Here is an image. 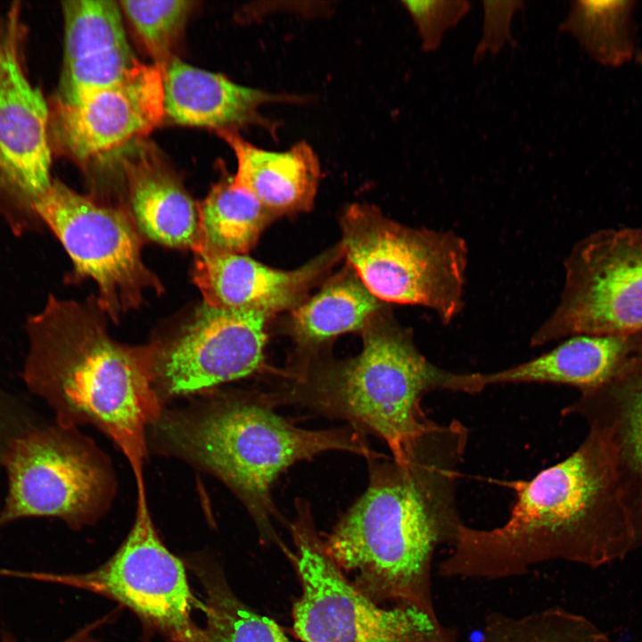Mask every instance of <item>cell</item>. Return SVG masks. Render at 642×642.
<instances>
[{
	"instance_id": "5bb4252c",
	"label": "cell",
	"mask_w": 642,
	"mask_h": 642,
	"mask_svg": "<svg viewBox=\"0 0 642 642\" xmlns=\"http://www.w3.org/2000/svg\"><path fill=\"white\" fill-rule=\"evenodd\" d=\"M163 68L139 62L123 79L75 104L56 103L55 130L64 150L86 161L149 134L162 121Z\"/></svg>"
},
{
	"instance_id": "4dcf8cb0",
	"label": "cell",
	"mask_w": 642,
	"mask_h": 642,
	"mask_svg": "<svg viewBox=\"0 0 642 642\" xmlns=\"http://www.w3.org/2000/svg\"><path fill=\"white\" fill-rule=\"evenodd\" d=\"M110 621L108 615H104L94 621H91L76 630L72 635L60 642H98L96 633L103 625ZM0 642H19L10 632L4 631Z\"/></svg>"
},
{
	"instance_id": "8fae6325",
	"label": "cell",
	"mask_w": 642,
	"mask_h": 642,
	"mask_svg": "<svg viewBox=\"0 0 642 642\" xmlns=\"http://www.w3.org/2000/svg\"><path fill=\"white\" fill-rule=\"evenodd\" d=\"M34 211L69 254L73 277L96 283L97 302L113 321L138 307L145 291L162 292L142 260V238L128 211L103 205L57 179L37 199Z\"/></svg>"
},
{
	"instance_id": "f1b7e54d",
	"label": "cell",
	"mask_w": 642,
	"mask_h": 642,
	"mask_svg": "<svg viewBox=\"0 0 642 642\" xmlns=\"http://www.w3.org/2000/svg\"><path fill=\"white\" fill-rule=\"evenodd\" d=\"M43 423L27 402L0 386V466L16 440Z\"/></svg>"
},
{
	"instance_id": "30bf717a",
	"label": "cell",
	"mask_w": 642,
	"mask_h": 642,
	"mask_svg": "<svg viewBox=\"0 0 642 642\" xmlns=\"http://www.w3.org/2000/svg\"><path fill=\"white\" fill-rule=\"evenodd\" d=\"M563 290L531 347L576 335L642 332V226L600 229L572 248Z\"/></svg>"
},
{
	"instance_id": "2e32d148",
	"label": "cell",
	"mask_w": 642,
	"mask_h": 642,
	"mask_svg": "<svg viewBox=\"0 0 642 642\" xmlns=\"http://www.w3.org/2000/svg\"><path fill=\"white\" fill-rule=\"evenodd\" d=\"M195 254L193 280L206 305L270 316L300 304L311 285L342 256L338 245L297 269L284 271L243 254L210 250Z\"/></svg>"
},
{
	"instance_id": "d6986e66",
	"label": "cell",
	"mask_w": 642,
	"mask_h": 642,
	"mask_svg": "<svg viewBox=\"0 0 642 642\" xmlns=\"http://www.w3.org/2000/svg\"><path fill=\"white\" fill-rule=\"evenodd\" d=\"M129 215L140 235L174 248L200 244L198 204L177 176L151 148H141L123 165Z\"/></svg>"
},
{
	"instance_id": "4fadbf2b",
	"label": "cell",
	"mask_w": 642,
	"mask_h": 642,
	"mask_svg": "<svg viewBox=\"0 0 642 642\" xmlns=\"http://www.w3.org/2000/svg\"><path fill=\"white\" fill-rule=\"evenodd\" d=\"M19 11L0 31V186L17 206V235L41 224L34 205L53 181L49 111L21 65Z\"/></svg>"
},
{
	"instance_id": "52a82bcc",
	"label": "cell",
	"mask_w": 642,
	"mask_h": 642,
	"mask_svg": "<svg viewBox=\"0 0 642 642\" xmlns=\"http://www.w3.org/2000/svg\"><path fill=\"white\" fill-rule=\"evenodd\" d=\"M290 524L293 550L284 554L299 578L293 635L303 642H459L437 614L411 605L382 607L361 593L328 556L311 509L295 502Z\"/></svg>"
},
{
	"instance_id": "1f68e13d",
	"label": "cell",
	"mask_w": 642,
	"mask_h": 642,
	"mask_svg": "<svg viewBox=\"0 0 642 642\" xmlns=\"http://www.w3.org/2000/svg\"><path fill=\"white\" fill-rule=\"evenodd\" d=\"M637 60L638 63L642 66V50L638 53Z\"/></svg>"
},
{
	"instance_id": "ffe728a7",
	"label": "cell",
	"mask_w": 642,
	"mask_h": 642,
	"mask_svg": "<svg viewBox=\"0 0 642 642\" xmlns=\"http://www.w3.org/2000/svg\"><path fill=\"white\" fill-rule=\"evenodd\" d=\"M217 133L236 158L235 185L249 192L275 218L312 208L320 165L307 143L300 142L288 150L274 152L253 145L235 130Z\"/></svg>"
},
{
	"instance_id": "9c48e42d",
	"label": "cell",
	"mask_w": 642,
	"mask_h": 642,
	"mask_svg": "<svg viewBox=\"0 0 642 642\" xmlns=\"http://www.w3.org/2000/svg\"><path fill=\"white\" fill-rule=\"evenodd\" d=\"M0 574L62 584L98 594L128 608L149 631L170 642H209L192 617L202 602L190 589L184 563L158 535L145 490H137L136 517L114 555L85 573H54L1 569Z\"/></svg>"
},
{
	"instance_id": "ba28073f",
	"label": "cell",
	"mask_w": 642,
	"mask_h": 642,
	"mask_svg": "<svg viewBox=\"0 0 642 642\" xmlns=\"http://www.w3.org/2000/svg\"><path fill=\"white\" fill-rule=\"evenodd\" d=\"M3 467L7 490L0 529L20 519L54 517L78 530L99 520L115 494L108 457L76 428L56 423L44 422L18 438Z\"/></svg>"
},
{
	"instance_id": "7a4b0ae2",
	"label": "cell",
	"mask_w": 642,
	"mask_h": 642,
	"mask_svg": "<svg viewBox=\"0 0 642 642\" xmlns=\"http://www.w3.org/2000/svg\"><path fill=\"white\" fill-rule=\"evenodd\" d=\"M514 489L507 521L492 529L465 524L439 564L440 576L494 580L554 560L597 568L640 547L613 452L593 427L566 458Z\"/></svg>"
},
{
	"instance_id": "44dd1931",
	"label": "cell",
	"mask_w": 642,
	"mask_h": 642,
	"mask_svg": "<svg viewBox=\"0 0 642 642\" xmlns=\"http://www.w3.org/2000/svg\"><path fill=\"white\" fill-rule=\"evenodd\" d=\"M634 334L576 335L550 350L505 369L481 373L484 388L510 383H552L579 391L605 382L630 351Z\"/></svg>"
},
{
	"instance_id": "277c9868",
	"label": "cell",
	"mask_w": 642,
	"mask_h": 642,
	"mask_svg": "<svg viewBox=\"0 0 642 642\" xmlns=\"http://www.w3.org/2000/svg\"><path fill=\"white\" fill-rule=\"evenodd\" d=\"M374 316L364 327L363 347L344 360H305L273 387L257 391L274 407L294 405L342 419L363 435L372 434L402 460L434 423L423 398L433 391L468 394L483 391L480 373H458L431 362L410 332L391 317Z\"/></svg>"
},
{
	"instance_id": "9a60e30c",
	"label": "cell",
	"mask_w": 642,
	"mask_h": 642,
	"mask_svg": "<svg viewBox=\"0 0 642 642\" xmlns=\"http://www.w3.org/2000/svg\"><path fill=\"white\" fill-rule=\"evenodd\" d=\"M564 416L599 431L615 459L623 503L642 546V332L621 366L603 383L580 391Z\"/></svg>"
},
{
	"instance_id": "5b68a950",
	"label": "cell",
	"mask_w": 642,
	"mask_h": 642,
	"mask_svg": "<svg viewBox=\"0 0 642 642\" xmlns=\"http://www.w3.org/2000/svg\"><path fill=\"white\" fill-rule=\"evenodd\" d=\"M157 449L211 473L243 502L264 544H285L275 530L280 515L271 490L295 463L327 451L366 459L378 456L350 425L297 427L256 392H219L196 405L164 413L152 425Z\"/></svg>"
},
{
	"instance_id": "4316f807",
	"label": "cell",
	"mask_w": 642,
	"mask_h": 642,
	"mask_svg": "<svg viewBox=\"0 0 642 642\" xmlns=\"http://www.w3.org/2000/svg\"><path fill=\"white\" fill-rule=\"evenodd\" d=\"M187 0L120 2L143 43L156 61L164 67L174 56V49L193 9Z\"/></svg>"
},
{
	"instance_id": "8992f818",
	"label": "cell",
	"mask_w": 642,
	"mask_h": 642,
	"mask_svg": "<svg viewBox=\"0 0 642 642\" xmlns=\"http://www.w3.org/2000/svg\"><path fill=\"white\" fill-rule=\"evenodd\" d=\"M342 256L381 301L431 309L444 325L465 308V240L453 230L412 227L366 203L341 218Z\"/></svg>"
},
{
	"instance_id": "e0dca14e",
	"label": "cell",
	"mask_w": 642,
	"mask_h": 642,
	"mask_svg": "<svg viewBox=\"0 0 642 642\" xmlns=\"http://www.w3.org/2000/svg\"><path fill=\"white\" fill-rule=\"evenodd\" d=\"M64 58L57 103L71 105L123 79L140 62L111 0L62 3Z\"/></svg>"
},
{
	"instance_id": "484cf974",
	"label": "cell",
	"mask_w": 642,
	"mask_h": 642,
	"mask_svg": "<svg viewBox=\"0 0 642 642\" xmlns=\"http://www.w3.org/2000/svg\"><path fill=\"white\" fill-rule=\"evenodd\" d=\"M482 635V642H610L584 616L556 607L522 616L492 613Z\"/></svg>"
},
{
	"instance_id": "d4e9b609",
	"label": "cell",
	"mask_w": 642,
	"mask_h": 642,
	"mask_svg": "<svg viewBox=\"0 0 642 642\" xmlns=\"http://www.w3.org/2000/svg\"><path fill=\"white\" fill-rule=\"evenodd\" d=\"M632 2L575 1L560 29L575 37L586 51L605 64L630 56V16Z\"/></svg>"
},
{
	"instance_id": "cb8c5ba5",
	"label": "cell",
	"mask_w": 642,
	"mask_h": 642,
	"mask_svg": "<svg viewBox=\"0 0 642 642\" xmlns=\"http://www.w3.org/2000/svg\"><path fill=\"white\" fill-rule=\"evenodd\" d=\"M189 566L204 593L202 611L209 642H292L272 619L245 605L232 590L221 565L209 558Z\"/></svg>"
},
{
	"instance_id": "603a6c76",
	"label": "cell",
	"mask_w": 642,
	"mask_h": 642,
	"mask_svg": "<svg viewBox=\"0 0 642 642\" xmlns=\"http://www.w3.org/2000/svg\"><path fill=\"white\" fill-rule=\"evenodd\" d=\"M200 244L195 252L210 250L246 255L275 217L233 177L212 186L198 204Z\"/></svg>"
},
{
	"instance_id": "f546056e",
	"label": "cell",
	"mask_w": 642,
	"mask_h": 642,
	"mask_svg": "<svg viewBox=\"0 0 642 642\" xmlns=\"http://www.w3.org/2000/svg\"><path fill=\"white\" fill-rule=\"evenodd\" d=\"M482 37L474 52V62L486 54H495L508 42L512 41L511 21L514 13L523 7V1H483Z\"/></svg>"
},
{
	"instance_id": "83f0119b",
	"label": "cell",
	"mask_w": 642,
	"mask_h": 642,
	"mask_svg": "<svg viewBox=\"0 0 642 642\" xmlns=\"http://www.w3.org/2000/svg\"><path fill=\"white\" fill-rule=\"evenodd\" d=\"M416 24L422 41V49L436 51L445 34L458 25L470 12L466 0H425L401 2Z\"/></svg>"
},
{
	"instance_id": "7402d4cb",
	"label": "cell",
	"mask_w": 642,
	"mask_h": 642,
	"mask_svg": "<svg viewBox=\"0 0 642 642\" xmlns=\"http://www.w3.org/2000/svg\"><path fill=\"white\" fill-rule=\"evenodd\" d=\"M382 302L348 266L313 296L294 307L291 329L305 348L342 333L363 330L381 309Z\"/></svg>"
},
{
	"instance_id": "7c38bea8",
	"label": "cell",
	"mask_w": 642,
	"mask_h": 642,
	"mask_svg": "<svg viewBox=\"0 0 642 642\" xmlns=\"http://www.w3.org/2000/svg\"><path fill=\"white\" fill-rule=\"evenodd\" d=\"M271 316L205 303L169 342L153 343L152 385L164 399L202 392L264 366Z\"/></svg>"
},
{
	"instance_id": "ac0fdd59",
	"label": "cell",
	"mask_w": 642,
	"mask_h": 642,
	"mask_svg": "<svg viewBox=\"0 0 642 642\" xmlns=\"http://www.w3.org/2000/svg\"><path fill=\"white\" fill-rule=\"evenodd\" d=\"M164 112L185 126L235 130L248 125L271 129L259 108L267 103L299 102V96L274 94L233 82L219 73L191 66L173 57L163 67Z\"/></svg>"
},
{
	"instance_id": "6da1fadb",
	"label": "cell",
	"mask_w": 642,
	"mask_h": 642,
	"mask_svg": "<svg viewBox=\"0 0 642 642\" xmlns=\"http://www.w3.org/2000/svg\"><path fill=\"white\" fill-rule=\"evenodd\" d=\"M467 440L459 421L434 422L402 460L366 459L368 486L324 545L350 582L376 604L437 614L432 559L440 547L456 542L465 524L457 484Z\"/></svg>"
},
{
	"instance_id": "3957f363",
	"label": "cell",
	"mask_w": 642,
	"mask_h": 642,
	"mask_svg": "<svg viewBox=\"0 0 642 642\" xmlns=\"http://www.w3.org/2000/svg\"><path fill=\"white\" fill-rule=\"evenodd\" d=\"M97 300L49 295L26 322V387L53 410L56 424H90L126 457L144 488L148 431L163 410L152 385L153 343L128 346L108 333Z\"/></svg>"
}]
</instances>
